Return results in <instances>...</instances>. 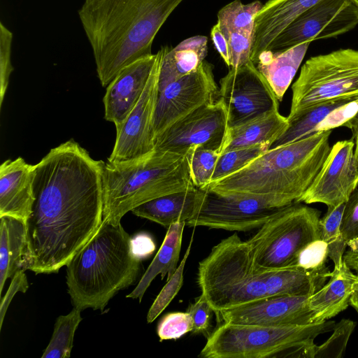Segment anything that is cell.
<instances>
[{"instance_id":"obj_5","label":"cell","mask_w":358,"mask_h":358,"mask_svg":"<svg viewBox=\"0 0 358 358\" xmlns=\"http://www.w3.org/2000/svg\"><path fill=\"white\" fill-rule=\"evenodd\" d=\"M131 237L121 223L103 222L93 238L66 266L68 293L81 311L103 310L121 289L134 284L142 268L132 254Z\"/></svg>"},{"instance_id":"obj_29","label":"cell","mask_w":358,"mask_h":358,"mask_svg":"<svg viewBox=\"0 0 358 358\" xmlns=\"http://www.w3.org/2000/svg\"><path fill=\"white\" fill-rule=\"evenodd\" d=\"M80 313V310L74 307L67 315H60L56 319L52 338L42 358L70 357L76 330L83 320Z\"/></svg>"},{"instance_id":"obj_46","label":"cell","mask_w":358,"mask_h":358,"mask_svg":"<svg viewBox=\"0 0 358 358\" xmlns=\"http://www.w3.org/2000/svg\"><path fill=\"white\" fill-rule=\"evenodd\" d=\"M350 129L352 131V138L355 139L358 134V108L355 114L342 125Z\"/></svg>"},{"instance_id":"obj_19","label":"cell","mask_w":358,"mask_h":358,"mask_svg":"<svg viewBox=\"0 0 358 358\" xmlns=\"http://www.w3.org/2000/svg\"><path fill=\"white\" fill-rule=\"evenodd\" d=\"M36 164L22 157L8 159L0 166V217L10 216L24 221L29 217L34 201Z\"/></svg>"},{"instance_id":"obj_9","label":"cell","mask_w":358,"mask_h":358,"mask_svg":"<svg viewBox=\"0 0 358 358\" xmlns=\"http://www.w3.org/2000/svg\"><path fill=\"white\" fill-rule=\"evenodd\" d=\"M292 90L288 122L320 103L358 96V50L342 48L311 57Z\"/></svg>"},{"instance_id":"obj_23","label":"cell","mask_w":358,"mask_h":358,"mask_svg":"<svg viewBox=\"0 0 358 358\" xmlns=\"http://www.w3.org/2000/svg\"><path fill=\"white\" fill-rule=\"evenodd\" d=\"M204 191L197 188L162 196L134 208V215L155 222L168 229L177 222L191 220L197 213Z\"/></svg>"},{"instance_id":"obj_37","label":"cell","mask_w":358,"mask_h":358,"mask_svg":"<svg viewBox=\"0 0 358 358\" xmlns=\"http://www.w3.org/2000/svg\"><path fill=\"white\" fill-rule=\"evenodd\" d=\"M193 322L187 312H173L165 315L159 322L157 333L159 341L178 339L192 332Z\"/></svg>"},{"instance_id":"obj_35","label":"cell","mask_w":358,"mask_h":358,"mask_svg":"<svg viewBox=\"0 0 358 358\" xmlns=\"http://www.w3.org/2000/svg\"><path fill=\"white\" fill-rule=\"evenodd\" d=\"M356 324L350 319L335 323L330 337L322 344L315 346L314 358H341Z\"/></svg>"},{"instance_id":"obj_28","label":"cell","mask_w":358,"mask_h":358,"mask_svg":"<svg viewBox=\"0 0 358 358\" xmlns=\"http://www.w3.org/2000/svg\"><path fill=\"white\" fill-rule=\"evenodd\" d=\"M0 294L8 278L22 269L27 241L26 222L0 217Z\"/></svg>"},{"instance_id":"obj_30","label":"cell","mask_w":358,"mask_h":358,"mask_svg":"<svg viewBox=\"0 0 358 358\" xmlns=\"http://www.w3.org/2000/svg\"><path fill=\"white\" fill-rule=\"evenodd\" d=\"M345 206V203L328 207L327 213L320 220L321 239L328 245V255L334 263V269L342 266L347 248L341 230Z\"/></svg>"},{"instance_id":"obj_1","label":"cell","mask_w":358,"mask_h":358,"mask_svg":"<svg viewBox=\"0 0 358 358\" xmlns=\"http://www.w3.org/2000/svg\"><path fill=\"white\" fill-rule=\"evenodd\" d=\"M104 164L70 139L36 164L22 270L57 273L96 234L103 222Z\"/></svg>"},{"instance_id":"obj_47","label":"cell","mask_w":358,"mask_h":358,"mask_svg":"<svg viewBox=\"0 0 358 358\" xmlns=\"http://www.w3.org/2000/svg\"><path fill=\"white\" fill-rule=\"evenodd\" d=\"M358 275V274H357ZM350 305L357 311L358 313V278L355 282L352 294L350 299Z\"/></svg>"},{"instance_id":"obj_26","label":"cell","mask_w":358,"mask_h":358,"mask_svg":"<svg viewBox=\"0 0 358 358\" xmlns=\"http://www.w3.org/2000/svg\"><path fill=\"white\" fill-rule=\"evenodd\" d=\"M288 126L287 117L282 116L278 110H275L229 128L220 154L232 149L259 143H268L271 147Z\"/></svg>"},{"instance_id":"obj_21","label":"cell","mask_w":358,"mask_h":358,"mask_svg":"<svg viewBox=\"0 0 358 358\" xmlns=\"http://www.w3.org/2000/svg\"><path fill=\"white\" fill-rule=\"evenodd\" d=\"M321 0H268L255 17L250 59L255 64L274 38L299 15Z\"/></svg>"},{"instance_id":"obj_24","label":"cell","mask_w":358,"mask_h":358,"mask_svg":"<svg viewBox=\"0 0 358 358\" xmlns=\"http://www.w3.org/2000/svg\"><path fill=\"white\" fill-rule=\"evenodd\" d=\"M208 53V38L197 35L187 38L175 48L164 46L161 60L158 90L170 83L195 71Z\"/></svg>"},{"instance_id":"obj_32","label":"cell","mask_w":358,"mask_h":358,"mask_svg":"<svg viewBox=\"0 0 358 358\" xmlns=\"http://www.w3.org/2000/svg\"><path fill=\"white\" fill-rule=\"evenodd\" d=\"M269 148L270 145L268 143H259L221 153L217 161L210 182L238 171L266 152Z\"/></svg>"},{"instance_id":"obj_16","label":"cell","mask_w":358,"mask_h":358,"mask_svg":"<svg viewBox=\"0 0 358 358\" xmlns=\"http://www.w3.org/2000/svg\"><path fill=\"white\" fill-rule=\"evenodd\" d=\"M357 186L358 166L351 138L331 147L320 171L298 202L336 206L346 203Z\"/></svg>"},{"instance_id":"obj_39","label":"cell","mask_w":358,"mask_h":358,"mask_svg":"<svg viewBox=\"0 0 358 358\" xmlns=\"http://www.w3.org/2000/svg\"><path fill=\"white\" fill-rule=\"evenodd\" d=\"M13 33L0 22V107L8 89L10 76L13 71L11 62Z\"/></svg>"},{"instance_id":"obj_49","label":"cell","mask_w":358,"mask_h":358,"mask_svg":"<svg viewBox=\"0 0 358 358\" xmlns=\"http://www.w3.org/2000/svg\"><path fill=\"white\" fill-rule=\"evenodd\" d=\"M358 10V0H351Z\"/></svg>"},{"instance_id":"obj_36","label":"cell","mask_w":358,"mask_h":358,"mask_svg":"<svg viewBox=\"0 0 358 358\" xmlns=\"http://www.w3.org/2000/svg\"><path fill=\"white\" fill-rule=\"evenodd\" d=\"M229 47L230 67L237 68L251 61L253 34L238 31H222Z\"/></svg>"},{"instance_id":"obj_11","label":"cell","mask_w":358,"mask_h":358,"mask_svg":"<svg viewBox=\"0 0 358 358\" xmlns=\"http://www.w3.org/2000/svg\"><path fill=\"white\" fill-rule=\"evenodd\" d=\"M218 99L225 108L228 129L278 110L280 102L252 61L229 69L220 80Z\"/></svg>"},{"instance_id":"obj_31","label":"cell","mask_w":358,"mask_h":358,"mask_svg":"<svg viewBox=\"0 0 358 358\" xmlns=\"http://www.w3.org/2000/svg\"><path fill=\"white\" fill-rule=\"evenodd\" d=\"M263 5L258 0L247 4L241 0H234L219 10L217 23L222 31L229 30L253 34L255 17Z\"/></svg>"},{"instance_id":"obj_33","label":"cell","mask_w":358,"mask_h":358,"mask_svg":"<svg viewBox=\"0 0 358 358\" xmlns=\"http://www.w3.org/2000/svg\"><path fill=\"white\" fill-rule=\"evenodd\" d=\"M220 155L219 150L201 148L187 152L192 180L197 188L202 189L210 182Z\"/></svg>"},{"instance_id":"obj_2","label":"cell","mask_w":358,"mask_h":358,"mask_svg":"<svg viewBox=\"0 0 358 358\" xmlns=\"http://www.w3.org/2000/svg\"><path fill=\"white\" fill-rule=\"evenodd\" d=\"M331 271L299 266L258 269L247 241L237 234L215 245L198 266L197 283L215 313L273 296L312 295L329 279Z\"/></svg>"},{"instance_id":"obj_8","label":"cell","mask_w":358,"mask_h":358,"mask_svg":"<svg viewBox=\"0 0 358 358\" xmlns=\"http://www.w3.org/2000/svg\"><path fill=\"white\" fill-rule=\"evenodd\" d=\"M320 215L301 202L282 208L247 241L255 266L262 271L296 266L302 249L321 239Z\"/></svg>"},{"instance_id":"obj_34","label":"cell","mask_w":358,"mask_h":358,"mask_svg":"<svg viewBox=\"0 0 358 358\" xmlns=\"http://www.w3.org/2000/svg\"><path fill=\"white\" fill-rule=\"evenodd\" d=\"M193 239L194 231L181 262L178 266L173 275L167 280L166 283L148 310L147 315V321L148 323L152 322L163 312L182 287L184 268L190 253Z\"/></svg>"},{"instance_id":"obj_18","label":"cell","mask_w":358,"mask_h":358,"mask_svg":"<svg viewBox=\"0 0 358 358\" xmlns=\"http://www.w3.org/2000/svg\"><path fill=\"white\" fill-rule=\"evenodd\" d=\"M157 58V53L140 58L125 66L106 87L104 118L118 131L140 99Z\"/></svg>"},{"instance_id":"obj_43","label":"cell","mask_w":358,"mask_h":358,"mask_svg":"<svg viewBox=\"0 0 358 358\" xmlns=\"http://www.w3.org/2000/svg\"><path fill=\"white\" fill-rule=\"evenodd\" d=\"M131 251L138 259L143 261L150 257L156 249L152 236L147 232H139L130 240Z\"/></svg>"},{"instance_id":"obj_4","label":"cell","mask_w":358,"mask_h":358,"mask_svg":"<svg viewBox=\"0 0 358 358\" xmlns=\"http://www.w3.org/2000/svg\"><path fill=\"white\" fill-rule=\"evenodd\" d=\"M331 129L268 149L238 171L202 189L223 194L273 196L298 202L320 171L330 150Z\"/></svg>"},{"instance_id":"obj_14","label":"cell","mask_w":358,"mask_h":358,"mask_svg":"<svg viewBox=\"0 0 358 358\" xmlns=\"http://www.w3.org/2000/svg\"><path fill=\"white\" fill-rule=\"evenodd\" d=\"M228 130L222 101L201 106L177 121L155 139V150L187 155L194 148L219 150Z\"/></svg>"},{"instance_id":"obj_22","label":"cell","mask_w":358,"mask_h":358,"mask_svg":"<svg viewBox=\"0 0 358 358\" xmlns=\"http://www.w3.org/2000/svg\"><path fill=\"white\" fill-rule=\"evenodd\" d=\"M357 278L344 260L340 268L333 269L328 282L309 296L313 322L330 320L348 307Z\"/></svg>"},{"instance_id":"obj_27","label":"cell","mask_w":358,"mask_h":358,"mask_svg":"<svg viewBox=\"0 0 358 358\" xmlns=\"http://www.w3.org/2000/svg\"><path fill=\"white\" fill-rule=\"evenodd\" d=\"M185 226V222H177L167 229L159 250L136 287L127 295V298L138 299L141 302L147 289L157 275L160 274L162 280L167 275L166 280L173 275L178 267Z\"/></svg>"},{"instance_id":"obj_15","label":"cell","mask_w":358,"mask_h":358,"mask_svg":"<svg viewBox=\"0 0 358 358\" xmlns=\"http://www.w3.org/2000/svg\"><path fill=\"white\" fill-rule=\"evenodd\" d=\"M164 47L157 58L145 88L121 128L116 131L113 150L108 159L120 162L143 157L155 150L153 120L158 94V78Z\"/></svg>"},{"instance_id":"obj_13","label":"cell","mask_w":358,"mask_h":358,"mask_svg":"<svg viewBox=\"0 0 358 358\" xmlns=\"http://www.w3.org/2000/svg\"><path fill=\"white\" fill-rule=\"evenodd\" d=\"M218 90L213 66L206 60L195 71L158 90L153 120L155 139L177 121L216 101Z\"/></svg>"},{"instance_id":"obj_17","label":"cell","mask_w":358,"mask_h":358,"mask_svg":"<svg viewBox=\"0 0 358 358\" xmlns=\"http://www.w3.org/2000/svg\"><path fill=\"white\" fill-rule=\"evenodd\" d=\"M310 296H273L216 314L222 323L266 327L308 324L314 323L308 306Z\"/></svg>"},{"instance_id":"obj_20","label":"cell","mask_w":358,"mask_h":358,"mask_svg":"<svg viewBox=\"0 0 358 358\" xmlns=\"http://www.w3.org/2000/svg\"><path fill=\"white\" fill-rule=\"evenodd\" d=\"M358 108V96L340 98L317 105L289 122L285 131L269 149L306 138L315 132L343 124Z\"/></svg>"},{"instance_id":"obj_38","label":"cell","mask_w":358,"mask_h":358,"mask_svg":"<svg viewBox=\"0 0 358 358\" xmlns=\"http://www.w3.org/2000/svg\"><path fill=\"white\" fill-rule=\"evenodd\" d=\"M328 245L322 239L310 243L299 252L296 265L308 271H323L329 270L326 266Z\"/></svg>"},{"instance_id":"obj_7","label":"cell","mask_w":358,"mask_h":358,"mask_svg":"<svg viewBox=\"0 0 358 358\" xmlns=\"http://www.w3.org/2000/svg\"><path fill=\"white\" fill-rule=\"evenodd\" d=\"M334 320L266 327L222 323L208 336L203 358L305 357L315 338L332 331Z\"/></svg>"},{"instance_id":"obj_25","label":"cell","mask_w":358,"mask_h":358,"mask_svg":"<svg viewBox=\"0 0 358 358\" xmlns=\"http://www.w3.org/2000/svg\"><path fill=\"white\" fill-rule=\"evenodd\" d=\"M305 42L282 51L265 50L255 64L279 101L289 87L309 47Z\"/></svg>"},{"instance_id":"obj_44","label":"cell","mask_w":358,"mask_h":358,"mask_svg":"<svg viewBox=\"0 0 358 358\" xmlns=\"http://www.w3.org/2000/svg\"><path fill=\"white\" fill-rule=\"evenodd\" d=\"M210 36L216 50L224 60V63L228 67H230V56L228 43L217 23L212 27Z\"/></svg>"},{"instance_id":"obj_6","label":"cell","mask_w":358,"mask_h":358,"mask_svg":"<svg viewBox=\"0 0 358 358\" xmlns=\"http://www.w3.org/2000/svg\"><path fill=\"white\" fill-rule=\"evenodd\" d=\"M103 222L120 223L129 211L169 194L197 189L185 155L155 150L140 158L107 162L102 173Z\"/></svg>"},{"instance_id":"obj_40","label":"cell","mask_w":358,"mask_h":358,"mask_svg":"<svg viewBox=\"0 0 358 358\" xmlns=\"http://www.w3.org/2000/svg\"><path fill=\"white\" fill-rule=\"evenodd\" d=\"M341 230L349 248L358 246V189L357 188L345 203Z\"/></svg>"},{"instance_id":"obj_41","label":"cell","mask_w":358,"mask_h":358,"mask_svg":"<svg viewBox=\"0 0 358 358\" xmlns=\"http://www.w3.org/2000/svg\"><path fill=\"white\" fill-rule=\"evenodd\" d=\"M186 312L191 315L192 319V333L193 334H203L208 331L215 311L201 294L194 303H189Z\"/></svg>"},{"instance_id":"obj_12","label":"cell","mask_w":358,"mask_h":358,"mask_svg":"<svg viewBox=\"0 0 358 358\" xmlns=\"http://www.w3.org/2000/svg\"><path fill=\"white\" fill-rule=\"evenodd\" d=\"M357 24L358 10L351 0H321L294 20L266 50L282 51L302 43L335 38Z\"/></svg>"},{"instance_id":"obj_3","label":"cell","mask_w":358,"mask_h":358,"mask_svg":"<svg viewBox=\"0 0 358 358\" xmlns=\"http://www.w3.org/2000/svg\"><path fill=\"white\" fill-rule=\"evenodd\" d=\"M183 1H84L78 13L103 87L125 66L152 54L157 34Z\"/></svg>"},{"instance_id":"obj_48","label":"cell","mask_w":358,"mask_h":358,"mask_svg":"<svg viewBox=\"0 0 358 358\" xmlns=\"http://www.w3.org/2000/svg\"><path fill=\"white\" fill-rule=\"evenodd\" d=\"M355 156L358 166V134L355 137Z\"/></svg>"},{"instance_id":"obj_45","label":"cell","mask_w":358,"mask_h":358,"mask_svg":"<svg viewBox=\"0 0 358 358\" xmlns=\"http://www.w3.org/2000/svg\"><path fill=\"white\" fill-rule=\"evenodd\" d=\"M345 264L357 274H358V246L349 248L343 257Z\"/></svg>"},{"instance_id":"obj_10","label":"cell","mask_w":358,"mask_h":358,"mask_svg":"<svg viewBox=\"0 0 358 358\" xmlns=\"http://www.w3.org/2000/svg\"><path fill=\"white\" fill-rule=\"evenodd\" d=\"M189 227H206L227 231H248L259 228L282 208L289 206L273 196L223 194L207 189Z\"/></svg>"},{"instance_id":"obj_42","label":"cell","mask_w":358,"mask_h":358,"mask_svg":"<svg viewBox=\"0 0 358 358\" xmlns=\"http://www.w3.org/2000/svg\"><path fill=\"white\" fill-rule=\"evenodd\" d=\"M29 287V283L24 271L20 269L12 277V281L6 294L1 299L0 304V329L2 327L4 317L8 308L15 294L18 292H26Z\"/></svg>"}]
</instances>
